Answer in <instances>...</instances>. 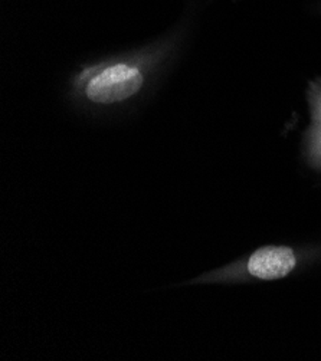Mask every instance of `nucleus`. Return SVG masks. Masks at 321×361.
I'll return each instance as SVG.
<instances>
[{"label":"nucleus","mask_w":321,"mask_h":361,"mask_svg":"<svg viewBox=\"0 0 321 361\" xmlns=\"http://www.w3.org/2000/svg\"><path fill=\"white\" fill-rule=\"evenodd\" d=\"M140 71L127 65H114L94 77L87 87V97L97 104H114L124 101L143 87Z\"/></svg>","instance_id":"1"},{"label":"nucleus","mask_w":321,"mask_h":361,"mask_svg":"<svg viewBox=\"0 0 321 361\" xmlns=\"http://www.w3.org/2000/svg\"><path fill=\"white\" fill-rule=\"evenodd\" d=\"M296 267L294 252L285 246L258 249L248 262V271L255 278L272 281L287 276Z\"/></svg>","instance_id":"2"}]
</instances>
